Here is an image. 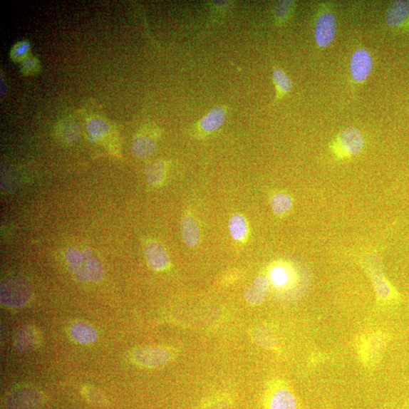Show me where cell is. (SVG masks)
Instances as JSON below:
<instances>
[{
    "label": "cell",
    "instance_id": "obj_1",
    "mask_svg": "<svg viewBox=\"0 0 409 409\" xmlns=\"http://www.w3.org/2000/svg\"><path fill=\"white\" fill-rule=\"evenodd\" d=\"M361 264L374 286L380 304L394 306L401 302V294L385 276L381 258L376 252H371L363 257Z\"/></svg>",
    "mask_w": 409,
    "mask_h": 409
},
{
    "label": "cell",
    "instance_id": "obj_2",
    "mask_svg": "<svg viewBox=\"0 0 409 409\" xmlns=\"http://www.w3.org/2000/svg\"><path fill=\"white\" fill-rule=\"evenodd\" d=\"M1 302L10 308H19L28 304L31 297L29 282L21 276H9L1 284Z\"/></svg>",
    "mask_w": 409,
    "mask_h": 409
},
{
    "label": "cell",
    "instance_id": "obj_3",
    "mask_svg": "<svg viewBox=\"0 0 409 409\" xmlns=\"http://www.w3.org/2000/svg\"><path fill=\"white\" fill-rule=\"evenodd\" d=\"M364 137L355 128H347L342 130L331 143V150L336 158L344 160L353 157L363 150Z\"/></svg>",
    "mask_w": 409,
    "mask_h": 409
},
{
    "label": "cell",
    "instance_id": "obj_4",
    "mask_svg": "<svg viewBox=\"0 0 409 409\" xmlns=\"http://www.w3.org/2000/svg\"><path fill=\"white\" fill-rule=\"evenodd\" d=\"M135 362L143 367H160L168 362L171 355L166 348L160 346H143L138 348L132 355Z\"/></svg>",
    "mask_w": 409,
    "mask_h": 409
},
{
    "label": "cell",
    "instance_id": "obj_5",
    "mask_svg": "<svg viewBox=\"0 0 409 409\" xmlns=\"http://www.w3.org/2000/svg\"><path fill=\"white\" fill-rule=\"evenodd\" d=\"M227 114V106L219 105L213 108L192 127V133L201 137L214 133L224 125Z\"/></svg>",
    "mask_w": 409,
    "mask_h": 409
},
{
    "label": "cell",
    "instance_id": "obj_6",
    "mask_svg": "<svg viewBox=\"0 0 409 409\" xmlns=\"http://www.w3.org/2000/svg\"><path fill=\"white\" fill-rule=\"evenodd\" d=\"M336 20L330 11L321 14L315 25V40L320 47H327L333 41L336 32Z\"/></svg>",
    "mask_w": 409,
    "mask_h": 409
},
{
    "label": "cell",
    "instance_id": "obj_7",
    "mask_svg": "<svg viewBox=\"0 0 409 409\" xmlns=\"http://www.w3.org/2000/svg\"><path fill=\"white\" fill-rule=\"evenodd\" d=\"M41 394L32 388H21L11 393L6 402L9 409H34L40 404Z\"/></svg>",
    "mask_w": 409,
    "mask_h": 409
},
{
    "label": "cell",
    "instance_id": "obj_8",
    "mask_svg": "<svg viewBox=\"0 0 409 409\" xmlns=\"http://www.w3.org/2000/svg\"><path fill=\"white\" fill-rule=\"evenodd\" d=\"M372 66V57L367 50L358 49L353 54L351 59V71L356 81H366L371 74Z\"/></svg>",
    "mask_w": 409,
    "mask_h": 409
},
{
    "label": "cell",
    "instance_id": "obj_9",
    "mask_svg": "<svg viewBox=\"0 0 409 409\" xmlns=\"http://www.w3.org/2000/svg\"><path fill=\"white\" fill-rule=\"evenodd\" d=\"M155 130L144 128L134 139L132 152L138 158H147L156 150Z\"/></svg>",
    "mask_w": 409,
    "mask_h": 409
},
{
    "label": "cell",
    "instance_id": "obj_10",
    "mask_svg": "<svg viewBox=\"0 0 409 409\" xmlns=\"http://www.w3.org/2000/svg\"><path fill=\"white\" fill-rule=\"evenodd\" d=\"M387 343V336L382 333H376L370 336L363 343L362 356L364 362L371 363L378 362L384 352Z\"/></svg>",
    "mask_w": 409,
    "mask_h": 409
},
{
    "label": "cell",
    "instance_id": "obj_11",
    "mask_svg": "<svg viewBox=\"0 0 409 409\" xmlns=\"http://www.w3.org/2000/svg\"><path fill=\"white\" fill-rule=\"evenodd\" d=\"M269 286L270 283L267 276L259 275L254 283L244 291V297L249 304L259 306L266 299Z\"/></svg>",
    "mask_w": 409,
    "mask_h": 409
},
{
    "label": "cell",
    "instance_id": "obj_12",
    "mask_svg": "<svg viewBox=\"0 0 409 409\" xmlns=\"http://www.w3.org/2000/svg\"><path fill=\"white\" fill-rule=\"evenodd\" d=\"M145 256L149 266L152 270L162 271L170 264V259L165 249L158 243H148L145 247Z\"/></svg>",
    "mask_w": 409,
    "mask_h": 409
},
{
    "label": "cell",
    "instance_id": "obj_13",
    "mask_svg": "<svg viewBox=\"0 0 409 409\" xmlns=\"http://www.w3.org/2000/svg\"><path fill=\"white\" fill-rule=\"evenodd\" d=\"M39 343L38 334L34 328L26 326L21 328L15 336V346L21 353H28L38 346Z\"/></svg>",
    "mask_w": 409,
    "mask_h": 409
},
{
    "label": "cell",
    "instance_id": "obj_14",
    "mask_svg": "<svg viewBox=\"0 0 409 409\" xmlns=\"http://www.w3.org/2000/svg\"><path fill=\"white\" fill-rule=\"evenodd\" d=\"M409 15V1L396 0L393 1L386 14V22L391 28L400 26Z\"/></svg>",
    "mask_w": 409,
    "mask_h": 409
},
{
    "label": "cell",
    "instance_id": "obj_15",
    "mask_svg": "<svg viewBox=\"0 0 409 409\" xmlns=\"http://www.w3.org/2000/svg\"><path fill=\"white\" fill-rule=\"evenodd\" d=\"M55 135L59 141L64 143H74L79 138V128L71 120L64 119L56 126Z\"/></svg>",
    "mask_w": 409,
    "mask_h": 409
},
{
    "label": "cell",
    "instance_id": "obj_16",
    "mask_svg": "<svg viewBox=\"0 0 409 409\" xmlns=\"http://www.w3.org/2000/svg\"><path fill=\"white\" fill-rule=\"evenodd\" d=\"M270 409H297V402L294 395L287 389H279L271 397Z\"/></svg>",
    "mask_w": 409,
    "mask_h": 409
},
{
    "label": "cell",
    "instance_id": "obj_17",
    "mask_svg": "<svg viewBox=\"0 0 409 409\" xmlns=\"http://www.w3.org/2000/svg\"><path fill=\"white\" fill-rule=\"evenodd\" d=\"M88 131L93 140H102L110 135L112 131L111 125L105 118L94 116L89 118Z\"/></svg>",
    "mask_w": 409,
    "mask_h": 409
},
{
    "label": "cell",
    "instance_id": "obj_18",
    "mask_svg": "<svg viewBox=\"0 0 409 409\" xmlns=\"http://www.w3.org/2000/svg\"><path fill=\"white\" fill-rule=\"evenodd\" d=\"M72 338L81 344L90 343L98 338V333L90 324L86 322H76L71 328Z\"/></svg>",
    "mask_w": 409,
    "mask_h": 409
},
{
    "label": "cell",
    "instance_id": "obj_19",
    "mask_svg": "<svg viewBox=\"0 0 409 409\" xmlns=\"http://www.w3.org/2000/svg\"><path fill=\"white\" fill-rule=\"evenodd\" d=\"M180 230L184 242L187 246L195 247L199 243L200 228L194 218L186 216L180 223Z\"/></svg>",
    "mask_w": 409,
    "mask_h": 409
},
{
    "label": "cell",
    "instance_id": "obj_20",
    "mask_svg": "<svg viewBox=\"0 0 409 409\" xmlns=\"http://www.w3.org/2000/svg\"><path fill=\"white\" fill-rule=\"evenodd\" d=\"M273 81L276 88V100H279L293 88V81L290 77L278 68H273Z\"/></svg>",
    "mask_w": 409,
    "mask_h": 409
},
{
    "label": "cell",
    "instance_id": "obj_21",
    "mask_svg": "<svg viewBox=\"0 0 409 409\" xmlns=\"http://www.w3.org/2000/svg\"><path fill=\"white\" fill-rule=\"evenodd\" d=\"M166 165L162 160H156L150 163L147 168V182L151 185H160L165 178Z\"/></svg>",
    "mask_w": 409,
    "mask_h": 409
},
{
    "label": "cell",
    "instance_id": "obj_22",
    "mask_svg": "<svg viewBox=\"0 0 409 409\" xmlns=\"http://www.w3.org/2000/svg\"><path fill=\"white\" fill-rule=\"evenodd\" d=\"M293 207L292 198L285 194H278L272 197L271 207L276 215H283L291 209Z\"/></svg>",
    "mask_w": 409,
    "mask_h": 409
},
{
    "label": "cell",
    "instance_id": "obj_23",
    "mask_svg": "<svg viewBox=\"0 0 409 409\" xmlns=\"http://www.w3.org/2000/svg\"><path fill=\"white\" fill-rule=\"evenodd\" d=\"M229 231L232 237L236 240H242L245 238L248 228L247 223L242 215L233 216L229 222Z\"/></svg>",
    "mask_w": 409,
    "mask_h": 409
},
{
    "label": "cell",
    "instance_id": "obj_24",
    "mask_svg": "<svg viewBox=\"0 0 409 409\" xmlns=\"http://www.w3.org/2000/svg\"><path fill=\"white\" fill-rule=\"evenodd\" d=\"M86 269L88 280L92 283L100 282L103 276V268L100 262L94 258L86 262Z\"/></svg>",
    "mask_w": 409,
    "mask_h": 409
},
{
    "label": "cell",
    "instance_id": "obj_25",
    "mask_svg": "<svg viewBox=\"0 0 409 409\" xmlns=\"http://www.w3.org/2000/svg\"><path fill=\"white\" fill-rule=\"evenodd\" d=\"M31 44L28 41H21L11 47L10 58L16 63H21L30 56Z\"/></svg>",
    "mask_w": 409,
    "mask_h": 409
},
{
    "label": "cell",
    "instance_id": "obj_26",
    "mask_svg": "<svg viewBox=\"0 0 409 409\" xmlns=\"http://www.w3.org/2000/svg\"><path fill=\"white\" fill-rule=\"evenodd\" d=\"M41 69L38 58L29 56L21 63V72L23 76H31L38 74Z\"/></svg>",
    "mask_w": 409,
    "mask_h": 409
},
{
    "label": "cell",
    "instance_id": "obj_27",
    "mask_svg": "<svg viewBox=\"0 0 409 409\" xmlns=\"http://www.w3.org/2000/svg\"><path fill=\"white\" fill-rule=\"evenodd\" d=\"M294 2L292 1H279L274 5V13L276 21L283 23L288 19L293 9Z\"/></svg>",
    "mask_w": 409,
    "mask_h": 409
},
{
    "label": "cell",
    "instance_id": "obj_28",
    "mask_svg": "<svg viewBox=\"0 0 409 409\" xmlns=\"http://www.w3.org/2000/svg\"><path fill=\"white\" fill-rule=\"evenodd\" d=\"M252 338L254 341L264 348H272L274 341L270 332L262 328H257L252 332Z\"/></svg>",
    "mask_w": 409,
    "mask_h": 409
},
{
    "label": "cell",
    "instance_id": "obj_29",
    "mask_svg": "<svg viewBox=\"0 0 409 409\" xmlns=\"http://www.w3.org/2000/svg\"><path fill=\"white\" fill-rule=\"evenodd\" d=\"M271 279L274 284L282 286L290 281V273L281 266H276L271 272Z\"/></svg>",
    "mask_w": 409,
    "mask_h": 409
},
{
    "label": "cell",
    "instance_id": "obj_30",
    "mask_svg": "<svg viewBox=\"0 0 409 409\" xmlns=\"http://www.w3.org/2000/svg\"><path fill=\"white\" fill-rule=\"evenodd\" d=\"M66 259L68 266H83L84 262L83 254L75 248H70L66 251Z\"/></svg>",
    "mask_w": 409,
    "mask_h": 409
},
{
    "label": "cell",
    "instance_id": "obj_31",
    "mask_svg": "<svg viewBox=\"0 0 409 409\" xmlns=\"http://www.w3.org/2000/svg\"><path fill=\"white\" fill-rule=\"evenodd\" d=\"M70 271L73 274L76 279L81 282H86L88 281V276L86 273V266H68Z\"/></svg>",
    "mask_w": 409,
    "mask_h": 409
},
{
    "label": "cell",
    "instance_id": "obj_32",
    "mask_svg": "<svg viewBox=\"0 0 409 409\" xmlns=\"http://www.w3.org/2000/svg\"><path fill=\"white\" fill-rule=\"evenodd\" d=\"M84 393L87 395V398L93 403H99L101 400V395L95 389L87 388L84 390Z\"/></svg>",
    "mask_w": 409,
    "mask_h": 409
}]
</instances>
